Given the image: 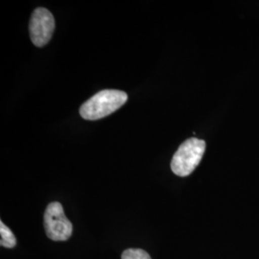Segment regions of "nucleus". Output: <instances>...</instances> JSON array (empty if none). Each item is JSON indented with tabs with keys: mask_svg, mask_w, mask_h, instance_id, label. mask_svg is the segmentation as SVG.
<instances>
[{
	"mask_svg": "<svg viewBox=\"0 0 259 259\" xmlns=\"http://www.w3.org/2000/svg\"><path fill=\"white\" fill-rule=\"evenodd\" d=\"M127 101V93L117 90H104L83 103L79 112L85 120H98L117 111Z\"/></svg>",
	"mask_w": 259,
	"mask_h": 259,
	"instance_id": "nucleus-1",
	"label": "nucleus"
},
{
	"mask_svg": "<svg viewBox=\"0 0 259 259\" xmlns=\"http://www.w3.org/2000/svg\"><path fill=\"white\" fill-rule=\"evenodd\" d=\"M205 142L202 139L185 140L177 150L171 161V170L177 176H189L204 157Z\"/></svg>",
	"mask_w": 259,
	"mask_h": 259,
	"instance_id": "nucleus-2",
	"label": "nucleus"
},
{
	"mask_svg": "<svg viewBox=\"0 0 259 259\" xmlns=\"http://www.w3.org/2000/svg\"><path fill=\"white\" fill-rule=\"evenodd\" d=\"M44 225L47 237L53 241L68 240L73 232V225L65 216L64 207L59 202L47 205Z\"/></svg>",
	"mask_w": 259,
	"mask_h": 259,
	"instance_id": "nucleus-3",
	"label": "nucleus"
},
{
	"mask_svg": "<svg viewBox=\"0 0 259 259\" xmlns=\"http://www.w3.org/2000/svg\"><path fill=\"white\" fill-rule=\"evenodd\" d=\"M54 30L55 19L51 12L42 7L37 8L33 12L29 23V32L34 46L37 47L47 46L53 36Z\"/></svg>",
	"mask_w": 259,
	"mask_h": 259,
	"instance_id": "nucleus-4",
	"label": "nucleus"
},
{
	"mask_svg": "<svg viewBox=\"0 0 259 259\" xmlns=\"http://www.w3.org/2000/svg\"><path fill=\"white\" fill-rule=\"evenodd\" d=\"M0 235H1L0 245L2 247L8 248V249L15 248V246L17 245V239L12 231L2 221L0 222Z\"/></svg>",
	"mask_w": 259,
	"mask_h": 259,
	"instance_id": "nucleus-5",
	"label": "nucleus"
},
{
	"mask_svg": "<svg viewBox=\"0 0 259 259\" xmlns=\"http://www.w3.org/2000/svg\"><path fill=\"white\" fill-rule=\"evenodd\" d=\"M121 259H152L147 251L141 249H128L123 251Z\"/></svg>",
	"mask_w": 259,
	"mask_h": 259,
	"instance_id": "nucleus-6",
	"label": "nucleus"
}]
</instances>
